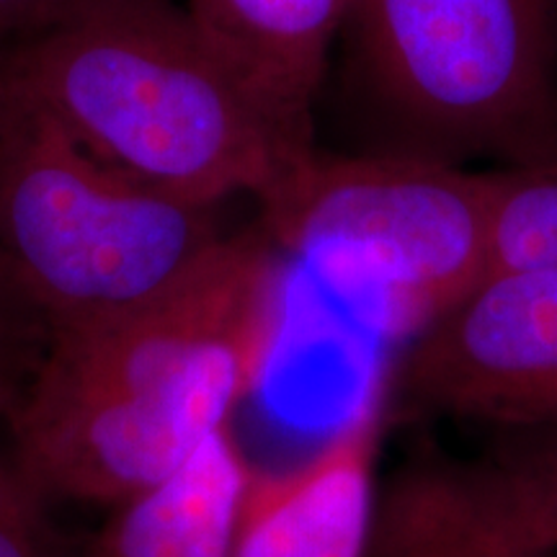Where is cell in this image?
<instances>
[{
	"label": "cell",
	"instance_id": "6da1fadb",
	"mask_svg": "<svg viewBox=\"0 0 557 557\" xmlns=\"http://www.w3.org/2000/svg\"><path fill=\"white\" fill-rule=\"evenodd\" d=\"M284 263L256 225L150 302L47 338L13 408V468L45 500L120 506L227 429L276 346Z\"/></svg>",
	"mask_w": 557,
	"mask_h": 557
},
{
	"label": "cell",
	"instance_id": "7a4b0ae2",
	"mask_svg": "<svg viewBox=\"0 0 557 557\" xmlns=\"http://www.w3.org/2000/svg\"><path fill=\"white\" fill-rule=\"evenodd\" d=\"M0 65L96 156L199 207L267 201L315 156L173 0H65Z\"/></svg>",
	"mask_w": 557,
	"mask_h": 557
},
{
	"label": "cell",
	"instance_id": "3957f363",
	"mask_svg": "<svg viewBox=\"0 0 557 557\" xmlns=\"http://www.w3.org/2000/svg\"><path fill=\"white\" fill-rule=\"evenodd\" d=\"M222 238L218 207L114 169L0 65V282L47 338L150 302Z\"/></svg>",
	"mask_w": 557,
	"mask_h": 557
},
{
	"label": "cell",
	"instance_id": "277c9868",
	"mask_svg": "<svg viewBox=\"0 0 557 557\" xmlns=\"http://www.w3.org/2000/svg\"><path fill=\"white\" fill-rule=\"evenodd\" d=\"M259 207L292 269L344 297H374L416 331L487 271L491 176L447 160L315 152Z\"/></svg>",
	"mask_w": 557,
	"mask_h": 557
},
{
	"label": "cell",
	"instance_id": "5b68a950",
	"mask_svg": "<svg viewBox=\"0 0 557 557\" xmlns=\"http://www.w3.org/2000/svg\"><path fill=\"white\" fill-rule=\"evenodd\" d=\"M557 0H354L348 24L374 96L413 156L513 150L557 158Z\"/></svg>",
	"mask_w": 557,
	"mask_h": 557
},
{
	"label": "cell",
	"instance_id": "8992f818",
	"mask_svg": "<svg viewBox=\"0 0 557 557\" xmlns=\"http://www.w3.org/2000/svg\"><path fill=\"white\" fill-rule=\"evenodd\" d=\"M387 418L498 431L557 423V269H491L421 325L382 385Z\"/></svg>",
	"mask_w": 557,
	"mask_h": 557
},
{
	"label": "cell",
	"instance_id": "52a82bcc",
	"mask_svg": "<svg viewBox=\"0 0 557 557\" xmlns=\"http://www.w3.org/2000/svg\"><path fill=\"white\" fill-rule=\"evenodd\" d=\"M385 421L380 387L305 462L250 472L230 557H367Z\"/></svg>",
	"mask_w": 557,
	"mask_h": 557
},
{
	"label": "cell",
	"instance_id": "ba28073f",
	"mask_svg": "<svg viewBox=\"0 0 557 557\" xmlns=\"http://www.w3.org/2000/svg\"><path fill=\"white\" fill-rule=\"evenodd\" d=\"M354 0H189L186 11L271 109L312 137V103Z\"/></svg>",
	"mask_w": 557,
	"mask_h": 557
},
{
	"label": "cell",
	"instance_id": "9c48e42d",
	"mask_svg": "<svg viewBox=\"0 0 557 557\" xmlns=\"http://www.w3.org/2000/svg\"><path fill=\"white\" fill-rule=\"evenodd\" d=\"M250 472L220 431L163 483L114 506L88 557H230Z\"/></svg>",
	"mask_w": 557,
	"mask_h": 557
},
{
	"label": "cell",
	"instance_id": "30bf717a",
	"mask_svg": "<svg viewBox=\"0 0 557 557\" xmlns=\"http://www.w3.org/2000/svg\"><path fill=\"white\" fill-rule=\"evenodd\" d=\"M367 557H557L483 496L470 465L416 457L380 487Z\"/></svg>",
	"mask_w": 557,
	"mask_h": 557
},
{
	"label": "cell",
	"instance_id": "8fae6325",
	"mask_svg": "<svg viewBox=\"0 0 557 557\" xmlns=\"http://www.w3.org/2000/svg\"><path fill=\"white\" fill-rule=\"evenodd\" d=\"M500 434L491 455L470 465L472 478L508 524L557 549V423Z\"/></svg>",
	"mask_w": 557,
	"mask_h": 557
},
{
	"label": "cell",
	"instance_id": "7c38bea8",
	"mask_svg": "<svg viewBox=\"0 0 557 557\" xmlns=\"http://www.w3.org/2000/svg\"><path fill=\"white\" fill-rule=\"evenodd\" d=\"M491 269H557V158L491 176Z\"/></svg>",
	"mask_w": 557,
	"mask_h": 557
},
{
	"label": "cell",
	"instance_id": "4fadbf2b",
	"mask_svg": "<svg viewBox=\"0 0 557 557\" xmlns=\"http://www.w3.org/2000/svg\"><path fill=\"white\" fill-rule=\"evenodd\" d=\"M45 506L13 465H0V557H73Z\"/></svg>",
	"mask_w": 557,
	"mask_h": 557
},
{
	"label": "cell",
	"instance_id": "5bb4252c",
	"mask_svg": "<svg viewBox=\"0 0 557 557\" xmlns=\"http://www.w3.org/2000/svg\"><path fill=\"white\" fill-rule=\"evenodd\" d=\"M47 333L0 282V413L11 416L37 372Z\"/></svg>",
	"mask_w": 557,
	"mask_h": 557
},
{
	"label": "cell",
	"instance_id": "9a60e30c",
	"mask_svg": "<svg viewBox=\"0 0 557 557\" xmlns=\"http://www.w3.org/2000/svg\"><path fill=\"white\" fill-rule=\"evenodd\" d=\"M65 0H0V41L34 29Z\"/></svg>",
	"mask_w": 557,
	"mask_h": 557
}]
</instances>
